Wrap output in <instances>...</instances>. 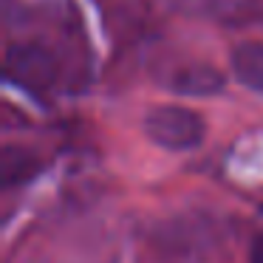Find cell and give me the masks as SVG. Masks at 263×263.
<instances>
[{
    "label": "cell",
    "instance_id": "cell-6",
    "mask_svg": "<svg viewBox=\"0 0 263 263\" xmlns=\"http://www.w3.org/2000/svg\"><path fill=\"white\" fill-rule=\"evenodd\" d=\"M252 263H263V238H257V243L252 246Z\"/></svg>",
    "mask_w": 263,
    "mask_h": 263
},
{
    "label": "cell",
    "instance_id": "cell-1",
    "mask_svg": "<svg viewBox=\"0 0 263 263\" xmlns=\"http://www.w3.org/2000/svg\"><path fill=\"white\" fill-rule=\"evenodd\" d=\"M144 130L156 144L167 150H190L204 139V119L198 114L178 105H161L153 108L144 119Z\"/></svg>",
    "mask_w": 263,
    "mask_h": 263
},
{
    "label": "cell",
    "instance_id": "cell-4",
    "mask_svg": "<svg viewBox=\"0 0 263 263\" xmlns=\"http://www.w3.org/2000/svg\"><path fill=\"white\" fill-rule=\"evenodd\" d=\"M232 68L243 85L263 93V43H243L232 51Z\"/></svg>",
    "mask_w": 263,
    "mask_h": 263
},
{
    "label": "cell",
    "instance_id": "cell-5",
    "mask_svg": "<svg viewBox=\"0 0 263 263\" xmlns=\"http://www.w3.org/2000/svg\"><path fill=\"white\" fill-rule=\"evenodd\" d=\"M31 170H34V161H31L26 153L6 150V156H3V178H6V184L17 181V178H26Z\"/></svg>",
    "mask_w": 263,
    "mask_h": 263
},
{
    "label": "cell",
    "instance_id": "cell-2",
    "mask_svg": "<svg viewBox=\"0 0 263 263\" xmlns=\"http://www.w3.org/2000/svg\"><path fill=\"white\" fill-rule=\"evenodd\" d=\"M6 74L29 91H46L57 80V63L43 46L20 43V46H9Z\"/></svg>",
    "mask_w": 263,
    "mask_h": 263
},
{
    "label": "cell",
    "instance_id": "cell-3",
    "mask_svg": "<svg viewBox=\"0 0 263 263\" xmlns=\"http://www.w3.org/2000/svg\"><path fill=\"white\" fill-rule=\"evenodd\" d=\"M173 77L176 80L170 82V88L181 93H215L223 85V77L210 65H187V68H178Z\"/></svg>",
    "mask_w": 263,
    "mask_h": 263
}]
</instances>
